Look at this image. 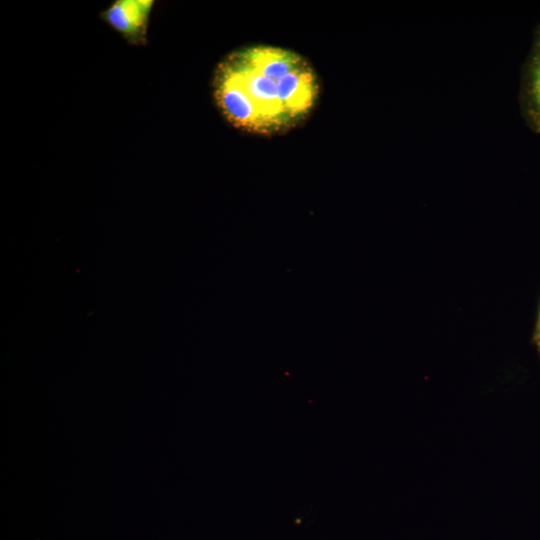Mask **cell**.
<instances>
[{
    "label": "cell",
    "instance_id": "3",
    "mask_svg": "<svg viewBox=\"0 0 540 540\" xmlns=\"http://www.w3.org/2000/svg\"><path fill=\"white\" fill-rule=\"evenodd\" d=\"M153 0H116L101 13V18L128 43L145 45Z\"/></svg>",
    "mask_w": 540,
    "mask_h": 540
},
{
    "label": "cell",
    "instance_id": "2",
    "mask_svg": "<svg viewBox=\"0 0 540 540\" xmlns=\"http://www.w3.org/2000/svg\"><path fill=\"white\" fill-rule=\"evenodd\" d=\"M518 104L525 125L540 135V23L533 29L531 47L520 69Z\"/></svg>",
    "mask_w": 540,
    "mask_h": 540
},
{
    "label": "cell",
    "instance_id": "4",
    "mask_svg": "<svg viewBox=\"0 0 540 540\" xmlns=\"http://www.w3.org/2000/svg\"><path fill=\"white\" fill-rule=\"evenodd\" d=\"M535 335H540V308H539L538 320L536 323Z\"/></svg>",
    "mask_w": 540,
    "mask_h": 540
},
{
    "label": "cell",
    "instance_id": "1",
    "mask_svg": "<svg viewBox=\"0 0 540 540\" xmlns=\"http://www.w3.org/2000/svg\"><path fill=\"white\" fill-rule=\"evenodd\" d=\"M212 87L223 117L241 131L260 135L286 133L301 124L320 92L318 76L303 56L269 45L226 55Z\"/></svg>",
    "mask_w": 540,
    "mask_h": 540
},
{
    "label": "cell",
    "instance_id": "5",
    "mask_svg": "<svg viewBox=\"0 0 540 540\" xmlns=\"http://www.w3.org/2000/svg\"><path fill=\"white\" fill-rule=\"evenodd\" d=\"M534 340L540 352V335H534Z\"/></svg>",
    "mask_w": 540,
    "mask_h": 540
}]
</instances>
